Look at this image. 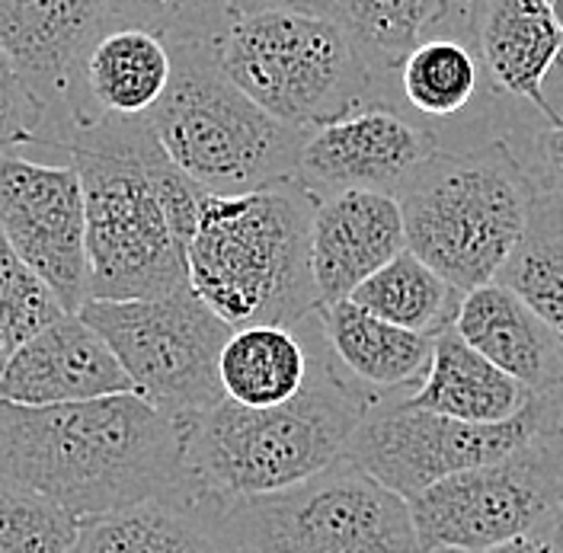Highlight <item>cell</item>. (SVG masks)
Segmentation results:
<instances>
[{
	"instance_id": "obj_1",
	"label": "cell",
	"mask_w": 563,
	"mask_h": 553,
	"mask_svg": "<svg viewBox=\"0 0 563 553\" xmlns=\"http://www.w3.org/2000/svg\"><path fill=\"white\" fill-rule=\"evenodd\" d=\"M0 484L80 521L157 499L189 506L179 425L135 390L55 407L0 400Z\"/></svg>"
},
{
	"instance_id": "obj_2",
	"label": "cell",
	"mask_w": 563,
	"mask_h": 553,
	"mask_svg": "<svg viewBox=\"0 0 563 553\" xmlns=\"http://www.w3.org/2000/svg\"><path fill=\"white\" fill-rule=\"evenodd\" d=\"M68 161L87 199V301L157 298L189 285L186 246L206 189L167 157L151 119H106L74 132Z\"/></svg>"
},
{
	"instance_id": "obj_3",
	"label": "cell",
	"mask_w": 563,
	"mask_h": 553,
	"mask_svg": "<svg viewBox=\"0 0 563 553\" xmlns=\"http://www.w3.org/2000/svg\"><path fill=\"white\" fill-rule=\"evenodd\" d=\"M382 403L333 362L317 327L314 362L305 387L276 407L218 400L202 413L179 416L189 506L279 493L305 484L346 457L355 429Z\"/></svg>"
},
{
	"instance_id": "obj_4",
	"label": "cell",
	"mask_w": 563,
	"mask_h": 553,
	"mask_svg": "<svg viewBox=\"0 0 563 553\" xmlns=\"http://www.w3.org/2000/svg\"><path fill=\"white\" fill-rule=\"evenodd\" d=\"M317 199L298 183L206 196L186 246L192 291L234 330L298 327L320 308L311 228Z\"/></svg>"
},
{
	"instance_id": "obj_5",
	"label": "cell",
	"mask_w": 563,
	"mask_h": 553,
	"mask_svg": "<svg viewBox=\"0 0 563 553\" xmlns=\"http://www.w3.org/2000/svg\"><path fill=\"white\" fill-rule=\"evenodd\" d=\"M538 179L509 141L467 154H432L397 189L407 250L464 295L496 281L519 246Z\"/></svg>"
},
{
	"instance_id": "obj_6",
	"label": "cell",
	"mask_w": 563,
	"mask_h": 553,
	"mask_svg": "<svg viewBox=\"0 0 563 553\" xmlns=\"http://www.w3.org/2000/svg\"><path fill=\"white\" fill-rule=\"evenodd\" d=\"M170 55L174 77L151 125L176 167L211 196L295 179L308 132L250 100L221 70L214 42H179Z\"/></svg>"
},
{
	"instance_id": "obj_7",
	"label": "cell",
	"mask_w": 563,
	"mask_h": 553,
	"mask_svg": "<svg viewBox=\"0 0 563 553\" xmlns=\"http://www.w3.org/2000/svg\"><path fill=\"white\" fill-rule=\"evenodd\" d=\"M214 58L250 100L305 132L378 97L343 26L301 3L238 16L214 38Z\"/></svg>"
},
{
	"instance_id": "obj_8",
	"label": "cell",
	"mask_w": 563,
	"mask_h": 553,
	"mask_svg": "<svg viewBox=\"0 0 563 553\" xmlns=\"http://www.w3.org/2000/svg\"><path fill=\"white\" fill-rule=\"evenodd\" d=\"M231 551L429 553L410 499L378 484L350 457L305 484L206 509Z\"/></svg>"
},
{
	"instance_id": "obj_9",
	"label": "cell",
	"mask_w": 563,
	"mask_h": 553,
	"mask_svg": "<svg viewBox=\"0 0 563 553\" xmlns=\"http://www.w3.org/2000/svg\"><path fill=\"white\" fill-rule=\"evenodd\" d=\"M80 317L103 336L135 394L167 416H192L224 400L221 349L234 327L183 285L135 301H87Z\"/></svg>"
},
{
	"instance_id": "obj_10",
	"label": "cell",
	"mask_w": 563,
	"mask_h": 553,
	"mask_svg": "<svg viewBox=\"0 0 563 553\" xmlns=\"http://www.w3.org/2000/svg\"><path fill=\"white\" fill-rule=\"evenodd\" d=\"M563 499V407L522 449L452 474L410 499L422 548L487 551L538 534Z\"/></svg>"
},
{
	"instance_id": "obj_11",
	"label": "cell",
	"mask_w": 563,
	"mask_h": 553,
	"mask_svg": "<svg viewBox=\"0 0 563 553\" xmlns=\"http://www.w3.org/2000/svg\"><path fill=\"white\" fill-rule=\"evenodd\" d=\"M561 407L563 390L531 394L522 413L506 422H464L387 397L355 429L346 457L387 489L413 499L452 474L522 449Z\"/></svg>"
},
{
	"instance_id": "obj_12",
	"label": "cell",
	"mask_w": 563,
	"mask_h": 553,
	"mask_svg": "<svg viewBox=\"0 0 563 553\" xmlns=\"http://www.w3.org/2000/svg\"><path fill=\"white\" fill-rule=\"evenodd\" d=\"M0 231L65 311L87 305V199L74 164L0 154Z\"/></svg>"
},
{
	"instance_id": "obj_13",
	"label": "cell",
	"mask_w": 563,
	"mask_h": 553,
	"mask_svg": "<svg viewBox=\"0 0 563 553\" xmlns=\"http://www.w3.org/2000/svg\"><path fill=\"white\" fill-rule=\"evenodd\" d=\"M435 151V135L387 106L368 103L308 132L295 179L317 202L350 189L397 196L404 179Z\"/></svg>"
},
{
	"instance_id": "obj_14",
	"label": "cell",
	"mask_w": 563,
	"mask_h": 553,
	"mask_svg": "<svg viewBox=\"0 0 563 553\" xmlns=\"http://www.w3.org/2000/svg\"><path fill=\"white\" fill-rule=\"evenodd\" d=\"M109 23L106 0H0V45L42 109L38 139L20 154H42L58 141L77 65Z\"/></svg>"
},
{
	"instance_id": "obj_15",
	"label": "cell",
	"mask_w": 563,
	"mask_h": 553,
	"mask_svg": "<svg viewBox=\"0 0 563 553\" xmlns=\"http://www.w3.org/2000/svg\"><path fill=\"white\" fill-rule=\"evenodd\" d=\"M174 77L170 45L151 30L109 23L103 33L84 52L74 90H70L68 119L58 141L33 157H52L65 141L106 119H151L161 106Z\"/></svg>"
},
{
	"instance_id": "obj_16",
	"label": "cell",
	"mask_w": 563,
	"mask_h": 553,
	"mask_svg": "<svg viewBox=\"0 0 563 553\" xmlns=\"http://www.w3.org/2000/svg\"><path fill=\"white\" fill-rule=\"evenodd\" d=\"M135 390L103 336L65 313L0 362V400L23 407L80 403Z\"/></svg>"
},
{
	"instance_id": "obj_17",
	"label": "cell",
	"mask_w": 563,
	"mask_h": 553,
	"mask_svg": "<svg viewBox=\"0 0 563 553\" xmlns=\"http://www.w3.org/2000/svg\"><path fill=\"white\" fill-rule=\"evenodd\" d=\"M407 250V228L397 196L350 189L320 199L311 228V263L320 305L350 298L385 263Z\"/></svg>"
},
{
	"instance_id": "obj_18",
	"label": "cell",
	"mask_w": 563,
	"mask_h": 553,
	"mask_svg": "<svg viewBox=\"0 0 563 553\" xmlns=\"http://www.w3.org/2000/svg\"><path fill=\"white\" fill-rule=\"evenodd\" d=\"M481 68L496 90L522 97L554 125L544 80L563 55V30L548 0H467Z\"/></svg>"
},
{
	"instance_id": "obj_19",
	"label": "cell",
	"mask_w": 563,
	"mask_h": 553,
	"mask_svg": "<svg viewBox=\"0 0 563 553\" xmlns=\"http://www.w3.org/2000/svg\"><path fill=\"white\" fill-rule=\"evenodd\" d=\"M455 330L528 394L563 390V333L503 281H487L461 298Z\"/></svg>"
},
{
	"instance_id": "obj_20",
	"label": "cell",
	"mask_w": 563,
	"mask_h": 553,
	"mask_svg": "<svg viewBox=\"0 0 563 553\" xmlns=\"http://www.w3.org/2000/svg\"><path fill=\"white\" fill-rule=\"evenodd\" d=\"M314 317L333 362L375 397L387 400L426 378L435 336L387 323L350 298L320 305Z\"/></svg>"
},
{
	"instance_id": "obj_21",
	"label": "cell",
	"mask_w": 563,
	"mask_h": 553,
	"mask_svg": "<svg viewBox=\"0 0 563 553\" xmlns=\"http://www.w3.org/2000/svg\"><path fill=\"white\" fill-rule=\"evenodd\" d=\"M400 400L413 410L464 422H506L522 413L531 394L471 343H464L455 327H445L432 340V362L422 384Z\"/></svg>"
},
{
	"instance_id": "obj_22",
	"label": "cell",
	"mask_w": 563,
	"mask_h": 553,
	"mask_svg": "<svg viewBox=\"0 0 563 553\" xmlns=\"http://www.w3.org/2000/svg\"><path fill=\"white\" fill-rule=\"evenodd\" d=\"M314 346L295 327H241L221 349L218 375L224 397L244 407H276L291 400L311 375Z\"/></svg>"
},
{
	"instance_id": "obj_23",
	"label": "cell",
	"mask_w": 563,
	"mask_h": 553,
	"mask_svg": "<svg viewBox=\"0 0 563 553\" xmlns=\"http://www.w3.org/2000/svg\"><path fill=\"white\" fill-rule=\"evenodd\" d=\"M74 553H234L199 506L141 502L135 509L84 521Z\"/></svg>"
},
{
	"instance_id": "obj_24",
	"label": "cell",
	"mask_w": 563,
	"mask_h": 553,
	"mask_svg": "<svg viewBox=\"0 0 563 553\" xmlns=\"http://www.w3.org/2000/svg\"><path fill=\"white\" fill-rule=\"evenodd\" d=\"M327 13L350 35L368 70L382 80L400 70L404 58L429 38L449 13V0H295Z\"/></svg>"
},
{
	"instance_id": "obj_25",
	"label": "cell",
	"mask_w": 563,
	"mask_h": 553,
	"mask_svg": "<svg viewBox=\"0 0 563 553\" xmlns=\"http://www.w3.org/2000/svg\"><path fill=\"white\" fill-rule=\"evenodd\" d=\"M461 298L464 291L422 263L413 250L397 253L350 295L358 308L426 336H439L445 327H455Z\"/></svg>"
},
{
	"instance_id": "obj_26",
	"label": "cell",
	"mask_w": 563,
	"mask_h": 553,
	"mask_svg": "<svg viewBox=\"0 0 563 553\" xmlns=\"http://www.w3.org/2000/svg\"><path fill=\"white\" fill-rule=\"evenodd\" d=\"M496 281L563 333V189H538L526 234Z\"/></svg>"
},
{
	"instance_id": "obj_27",
	"label": "cell",
	"mask_w": 563,
	"mask_h": 553,
	"mask_svg": "<svg viewBox=\"0 0 563 553\" xmlns=\"http://www.w3.org/2000/svg\"><path fill=\"white\" fill-rule=\"evenodd\" d=\"M481 58L457 38H422L400 65V93L422 115L449 119L474 100Z\"/></svg>"
},
{
	"instance_id": "obj_28",
	"label": "cell",
	"mask_w": 563,
	"mask_h": 553,
	"mask_svg": "<svg viewBox=\"0 0 563 553\" xmlns=\"http://www.w3.org/2000/svg\"><path fill=\"white\" fill-rule=\"evenodd\" d=\"M65 313L70 311L62 308L55 291L16 256L0 231V362Z\"/></svg>"
},
{
	"instance_id": "obj_29",
	"label": "cell",
	"mask_w": 563,
	"mask_h": 553,
	"mask_svg": "<svg viewBox=\"0 0 563 553\" xmlns=\"http://www.w3.org/2000/svg\"><path fill=\"white\" fill-rule=\"evenodd\" d=\"M84 521L30 489L0 484V553H74Z\"/></svg>"
},
{
	"instance_id": "obj_30",
	"label": "cell",
	"mask_w": 563,
	"mask_h": 553,
	"mask_svg": "<svg viewBox=\"0 0 563 553\" xmlns=\"http://www.w3.org/2000/svg\"><path fill=\"white\" fill-rule=\"evenodd\" d=\"M109 20L157 33L167 45L214 42L234 23L228 0H106Z\"/></svg>"
},
{
	"instance_id": "obj_31",
	"label": "cell",
	"mask_w": 563,
	"mask_h": 553,
	"mask_svg": "<svg viewBox=\"0 0 563 553\" xmlns=\"http://www.w3.org/2000/svg\"><path fill=\"white\" fill-rule=\"evenodd\" d=\"M42 129V109L16 62L0 45V154L33 147Z\"/></svg>"
},
{
	"instance_id": "obj_32",
	"label": "cell",
	"mask_w": 563,
	"mask_h": 553,
	"mask_svg": "<svg viewBox=\"0 0 563 553\" xmlns=\"http://www.w3.org/2000/svg\"><path fill=\"white\" fill-rule=\"evenodd\" d=\"M541 186L563 189V122L544 125L531 141V164H526Z\"/></svg>"
},
{
	"instance_id": "obj_33",
	"label": "cell",
	"mask_w": 563,
	"mask_h": 553,
	"mask_svg": "<svg viewBox=\"0 0 563 553\" xmlns=\"http://www.w3.org/2000/svg\"><path fill=\"white\" fill-rule=\"evenodd\" d=\"M435 553H554L538 534H526V538H512L503 544H493L487 551H435Z\"/></svg>"
},
{
	"instance_id": "obj_34",
	"label": "cell",
	"mask_w": 563,
	"mask_h": 553,
	"mask_svg": "<svg viewBox=\"0 0 563 553\" xmlns=\"http://www.w3.org/2000/svg\"><path fill=\"white\" fill-rule=\"evenodd\" d=\"M544 97H548V103H551L554 119L563 122V55L561 62H558V68L551 70V77L544 80ZM558 122H554V125H558Z\"/></svg>"
},
{
	"instance_id": "obj_35",
	"label": "cell",
	"mask_w": 563,
	"mask_h": 553,
	"mask_svg": "<svg viewBox=\"0 0 563 553\" xmlns=\"http://www.w3.org/2000/svg\"><path fill=\"white\" fill-rule=\"evenodd\" d=\"M538 538L551 548L554 553H563V499L561 506L551 512V519L541 524V531H538Z\"/></svg>"
},
{
	"instance_id": "obj_36",
	"label": "cell",
	"mask_w": 563,
	"mask_h": 553,
	"mask_svg": "<svg viewBox=\"0 0 563 553\" xmlns=\"http://www.w3.org/2000/svg\"><path fill=\"white\" fill-rule=\"evenodd\" d=\"M231 3V13L234 20L246 16V13H260V10H276V7H288L295 0H228Z\"/></svg>"
},
{
	"instance_id": "obj_37",
	"label": "cell",
	"mask_w": 563,
	"mask_h": 553,
	"mask_svg": "<svg viewBox=\"0 0 563 553\" xmlns=\"http://www.w3.org/2000/svg\"><path fill=\"white\" fill-rule=\"evenodd\" d=\"M452 7H467V0H449Z\"/></svg>"
},
{
	"instance_id": "obj_38",
	"label": "cell",
	"mask_w": 563,
	"mask_h": 553,
	"mask_svg": "<svg viewBox=\"0 0 563 553\" xmlns=\"http://www.w3.org/2000/svg\"><path fill=\"white\" fill-rule=\"evenodd\" d=\"M234 553H250V551H234Z\"/></svg>"
}]
</instances>
